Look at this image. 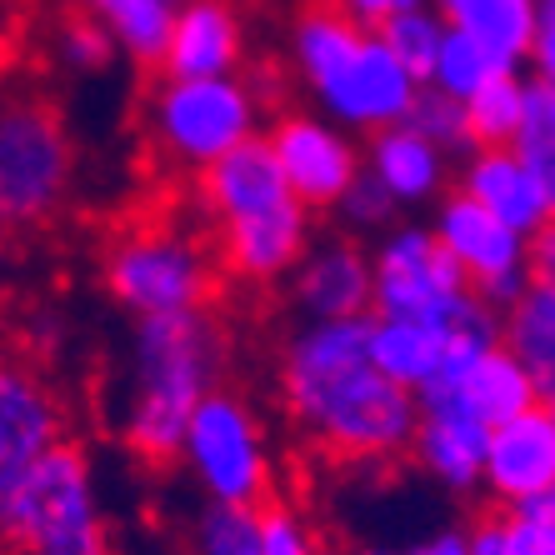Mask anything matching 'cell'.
<instances>
[{
  "instance_id": "1",
  "label": "cell",
  "mask_w": 555,
  "mask_h": 555,
  "mask_svg": "<svg viewBox=\"0 0 555 555\" xmlns=\"http://www.w3.org/2000/svg\"><path fill=\"white\" fill-rule=\"evenodd\" d=\"M371 315L300 321L275 356V401L310 451L336 465L405 461L415 396L375 371Z\"/></svg>"
},
{
  "instance_id": "2",
  "label": "cell",
  "mask_w": 555,
  "mask_h": 555,
  "mask_svg": "<svg viewBox=\"0 0 555 555\" xmlns=\"http://www.w3.org/2000/svg\"><path fill=\"white\" fill-rule=\"evenodd\" d=\"M195 225L206 231L220 275L250 291H271L291 275L300 250L315 241V216L281 181L266 141L235 145L191 181Z\"/></svg>"
},
{
  "instance_id": "3",
  "label": "cell",
  "mask_w": 555,
  "mask_h": 555,
  "mask_svg": "<svg viewBox=\"0 0 555 555\" xmlns=\"http://www.w3.org/2000/svg\"><path fill=\"white\" fill-rule=\"evenodd\" d=\"M231 375V336L216 310L145 315L130 331V380L120 440L141 465H176L191 411Z\"/></svg>"
},
{
  "instance_id": "4",
  "label": "cell",
  "mask_w": 555,
  "mask_h": 555,
  "mask_svg": "<svg viewBox=\"0 0 555 555\" xmlns=\"http://www.w3.org/2000/svg\"><path fill=\"white\" fill-rule=\"evenodd\" d=\"M291 70L315 101V116L340 126L346 135H371L380 126H396L411 111V95L421 80L386 51L375 26L350 21L331 0H306L285 36Z\"/></svg>"
},
{
  "instance_id": "5",
  "label": "cell",
  "mask_w": 555,
  "mask_h": 555,
  "mask_svg": "<svg viewBox=\"0 0 555 555\" xmlns=\"http://www.w3.org/2000/svg\"><path fill=\"white\" fill-rule=\"evenodd\" d=\"M80 191V145L40 80L0 76V241L51 231Z\"/></svg>"
},
{
  "instance_id": "6",
  "label": "cell",
  "mask_w": 555,
  "mask_h": 555,
  "mask_svg": "<svg viewBox=\"0 0 555 555\" xmlns=\"http://www.w3.org/2000/svg\"><path fill=\"white\" fill-rule=\"evenodd\" d=\"M101 285L130 321H145V315L216 310L225 275L195 216L155 210V216L126 220L105 241Z\"/></svg>"
},
{
  "instance_id": "7",
  "label": "cell",
  "mask_w": 555,
  "mask_h": 555,
  "mask_svg": "<svg viewBox=\"0 0 555 555\" xmlns=\"http://www.w3.org/2000/svg\"><path fill=\"white\" fill-rule=\"evenodd\" d=\"M0 555H120L80 440L65 436L0 495Z\"/></svg>"
},
{
  "instance_id": "8",
  "label": "cell",
  "mask_w": 555,
  "mask_h": 555,
  "mask_svg": "<svg viewBox=\"0 0 555 555\" xmlns=\"http://www.w3.org/2000/svg\"><path fill=\"white\" fill-rule=\"evenodd\" d=\"M266 130V105L246 76H160L145 95V141L155 166L195 181L220 155L256 141Z\"/></svg>"
},
{
  "instance_id": "9",
  "label": "cell",
  "mask_w": 555,
  "mask_h": 555,
  "mask_svg": "<svg viewBox=\"0 0 555 555\" xmlns=\"http://www.w3.org/2000/svg\"><path fill=\"white\" fill-rule=\"evenodd\" d=\"M176 465L191 470L195 491L206 495V505L256 511V505H266L275 495V455L266 421H260L256 401L246 390H235L231 380L216 386L191 411Z\"/></svg>"
},
{
  "instance_id": "10",
  "label": "cell",
  "mask_w": 555,
  "mask_h": 555,
  "mask_svg": "<svg viewBox=\"0 0 555 555\" xmlns=\"http://www.w3.org/2000/svg\"><path fill=\"white\" fill-rule=\"evenodd\" d=\"M486 300L470 296L465 275L446 256L430 225L421 220H396L390 231L375 235L371 246V315H396V321H436L455 325Z\"/></svg>"
},
{
  "instance_id": "11",
  "label": "cell",
  "mask_w": 555,
  "mask_h": 555,
  "mask_svg": "<svg viewBox=\"0 0 555 555\" xmlns=\"http://www.w3.org/2000/svg\"><path fill=\"white\" fill-rule=\"evenodd\" d=\"M430 235H436L446 256L455 260V271L465 275L470 285V296L486 300L491 310L511 306V300L526 291L530 271V241L516 235L511 225L491 216V210H480L470 195L451 191L436 201V216H430Z\"/></svg>"
},
{
  "instance_id": "12",
  "label": "cell",
  "mask_w": 555,
  "mask_h": 555,
  "mask_svg": "<svg viewBox=\"0 0 555 555\" xmlns=\"http://www.w3.org/2000/svg\"><path fill=\"white\" fill-rule=\"evenodd\" d=\"M260 141L271 151L281 181L291 185V195L310 216H325L340 201V191L361 176V141L331 126L325 116H315V111L285 105L271 116V126L260 130Z\"/></svg>"
},
{
  "instance_id": "13",
  "label": "cell",
  "mask_w": 555,
  "mask_h": 555,
  "mask_svg": "<svg viewBox=\"0 0 555 555\" xmlns=\"http://www.w3.org/2000/svg\"><path fill=\"white\" fill-rule=\"evenodd\" d=\"M65 436H70V405L55 375L26 350L0 346V495Z\"/></svg>"
},
{
  "instance_id": "14",
  "label": "cell",
  "mask_w": 555,
  "mask_h": 555,
  "mask_svg": "<svg viewBox=\"0 0 555 555\" xmlns=\"http://www.w3.org/2000/svg\"><path fill=\"white\" fill-rule=\"evenodd\" d=\"M480 491L491 495L495 511L555 495V405H530L491 426L486 461H480Z\"/></svg>"
},
{
  "instance_id": "15",
  "label": "cell",
  "mask_w": 555,
  "mask_h": 555,
  "mask_svg": "<svg viewBox=\"0 0 555 555\" xmlns=\"http://www.w3.org/2000/svg\"><path fill=\"white\" fill-rule=\"evenodd\" d=\"M281 285L291 291V306L300 321L371 315V250L340 231L325 241H310Z\"/></svg>"
},
{
  "instance_id": "16",
  "label": "cell",
  "mask_w": 555,
  "mask_h": 555,
  "mask_svg": "<svg viewBox=\"0 0 555 555\" xmlns=\"http://www.w3.org/2000/svg\"><path fill=\"white\" fill-rule=\"evenodd\" d=\"M455 191L470 195L480 210H491L501 225H511L526 241H535L541 231H555V185L530 176L505 145H480V151L461 155Z\"/></svg>"
},
{
  "instance_id": "17",
  "label": "cell",
  "mask_w": 555,
  "mask_h": 555,
  "mask_svg": "<svg viewBox=\"0 0 555 555\" xmlns=\"http://www.w3.org/2000/svg\"><path fill=\"white\" fill-rule=\"evenodd\" d=\"M246 65V15L235 0H181L170 21L160 76H241Z\"/></svg>"
},
{
  "instance_id": "18",
  "label": "cell",
  "mask_w": 555,
  "mask_h": 555,
  "mask_svg": "<svg viewBox=\"0 0 555 555\" xmlns=\"http://www.w3.org/2000/svg\"><path fill=\"white\" fill-rule=\"evenodd\" d=\"M361 170L380 191L396 201V210H421L436 206L440 195L451 191V155L430 145L421 130L405 120L380 126L361 141Z\"/></svg>"
},
{
  "instance_id": "19",
  "label": "cell",
  "mask_w": 555,
  "mask_h": 555,
  "mask_svg": "<svg viewBox=\"0 0 555 555\" xmlns=\"http://www.w3.org/2000/svg\"><path fill=\"white\" fill-rule=\"evenodd\" d=\"M486 436L470 411L455 401H415V430H411V455L440 491L451 495H476L480 491V461H486Z\"/></svg>"
},
{
  "instance_id": "20",
  "label": "cell",
  "mask_w": 555,
  "mask_h": 555,
  "mask_svg": "<svg viewBox=\"0 0 555 555\" xmlns=\"http://www.w3.org/2000/svg\"><path fill=\"white\" fill-rule=\"evenodd\" d=\"M426 401H455L461 411L476 415L486 430L501 426V421H511V415H520V411H530V405H551L501 340L480 350L451 386L440 390V396H426Z\"/></svg>"
},
{
  "instance_id": "21",
  "label": "cell",
  "mask_w": 555,
  "mask_h": 555,
  "mask_svg": "<svg viewBox=\"0 0 555 555\" xmlns=\"http://www.w3.org/2000/svg\"><path fill=\"white\" fill-rule=\"evenodd\" d=\"M495 340H501L516 365L535 380L545 401H555V281L530 275L511 306L495 310Z\"/></svg>"
},
{
  "instance_id": "22",
  "label": "cell",
  "mask_w": 555,
  "mask_h": 555,
  "mask_svg": "<svg viewBox=\"0 0 555 555\" xmlns=\"http://www.w3.org/2000/svg\"><path fill=\"white\" fill-rule=\"evenodd\" d=\"M181 0H61V11L91 15L105 36L116 40V51L135 65H160L170 21H176Z\"/></svg>"
},
{
  "instance_id": "23",
  "label": "cell",
  "mask_w": 555,
  "mask_h": 555,
  "mask_svg": "<svg viewBox=\"0 0 555 555\" xmlns=\"http://www.w3.org/2000/svg\"><path fill=\"white\" fill-rule=\"evenodd\" d=\"M430 5L446 15V26L480 40L501 65H511V70L526 65L535 0H430Z\"/></svg>"
},
{
  "instance_id": "24",
  "label": "cell",
  "mask_w": 555,
  "mask_h": 555,
  "mask_svg": "<svg viewBox=\"0 0 555 555\" xmlns=\"http://www.w3.org/2000/svg\"><path fill=\"white\" fill-rule=\"evenodd\" d=\"M461 105H465V130H470V151L511 145V135L520 126V105H526V70H501L476 95H465Z\"/></svg>"
},
{
  "instance_id": "25",
  "label": "cell",
  "mask_w": 555,
  "mask_h": 555,
  "mask_svg": "<svg viewBox=\"0 0 555 555\" xmlns=\"http://www.w3.org/2000/svg\"><path fill=\"white\" fill-rule=\"evenodd\" d=\"M505 151L516 155L530 176L555 185V80L526 76V105H520V126Z\"/></svg>"
},
{
  "instance_id": "26",
  "label": "cell",
  "mask_w": 555,
  "mask_h": 555,
  "mask_svg": "<svg viewBox=\"0 0 555 555\" xmlns=\"http://www.w3.org/2000/svg\"><path fill=\"white\" fill-rule=\"evenodd\" d=\"M501 70H511V65H501L480 40L465 36V30L446 26L440 51H436V61H430V70H426L421 86H436V91H446L451 101H465V95H476L480 86H486L491 76H501Z\"/></svg>"
},
{
  "instance_id": "27",
  "label": "cell",
  "mask_w": 555,
  "mask_h": 555,
  "mask_svg": "<svg viewBox=\"0 0 555 555\" xmlns=\"http://www.w3.org/2000/svg\"><path fill=\"white\" fill-rule=\"evenodd\" d=\"M375 36L386 40V51L396 55L415 80H426L430 61H436V51H440V36H446V15H440L436 5H411V11L380 21Z\"/></svg>"
},
{
  "instance_id": "28",
  "label": "cell",
  "mask_w": 555,
  "mask_h": 555,
  "mask_svg": "<svg viewBox=\"0 0 555 555\" xmlns=\"http://www.w3.org/2000/svg\"><path fill=\"white\" fill-rule=\"evenodd\" d=\"M51 55H55V65H61V70H70V76H95V70H111V65L120 61L116 40L105 36L91 15H76V11L55 15Z\"/></svg>"
},
{
  "instance_id": "29",
  "label": "cell",
  "mask_w": 555,
  "mask_h": 555,
  "mask_svg": "<svg viewBox=\"0 0 555 555\" xmlns=\"http://www.w3.org/2000/svg\"><path fill=\"white\" fill-rule=\"evenodd\" d=\"M405 126L421 130L430 145H440V151L451 155V160H461V155H470V130H465V105L451 101L446 91H436V86H415L411 95V111H405Z\"/></svg>"
},
{
  "instance_id": "30",
  "label": "cell",
  "mask_w": 555,
  "mask_h": 555,
  "mask_svg": "<svg viewBox=\"0 0 555 555\" xmlns=\"http://www.w3.org/2000/svg\"><path fill=\"white\" fill-rule=\"evenodd\" d=\"M256 541H260V555H325L321 530L310 526V516L300 505L281 501V495L256 505Z\"/></svg>"
},
{
  "instance_id": "31",
  "label": "cell",
  "mask_w": 555,
  "mask_h": 555,
  "mask_svg": "<svg viewBox=\"0 0 555 555\" xmlns=\"http://www.w3.org/2000/svg\"><path fill=\"white\" fill-rule=\"evenodd\" d=\"M325 216H336L340 235H350V241H365V235L375 241L380 231H390V225L401 220V210H396V201H390V195L361 170V176L340 191V201L325 210Z\"/></svg>"
},
{
  "instance_id": "32",
  "label": "cell",
  "mask_w": 555,
  "mask_h": 555,
  "mask_svg": "<svg viewBox=\"0 0 555 555\" xmlns=\"http://www.w3.org/2000/svg\"><path fill=\"white\" fill-rule=\"evenodd\" d=\"M495 526L511 555H555V495L505 505L495 511Z\"/></svg>"
},
{
  "instance_id": "33",
  "label": "cell",
  "mask_w": 555,
  "mask_h": 555,
  "mask_svg": "<svg viewBox=\"0 0 555 555\" xmlns=\"http://www.w3.org/2000/svg\"><path fill=\"white\" fill-rule=\"evenodd\" d=\"M195 555H260L256 511H225L206 505L195 520Z\"/></svg>"
},
{
  "instance_id": "34",
  "label": "cell",
  "mask_w": 555,
  "mask_h": 555,
  "mask_svg": "<svg viewBox=\"0 0 555 555\" xmlns=\"http://www.w3.org/2000/svg\"><path fill=\"white\" fill-rule=\"evenodd\" d=\"M530 76L555 80V0H535V21H530Z\"/></svg>"
},
{
  "instance_id": "35",
  "label": "cell",
  "mask_w": 555,
  "mask_h": 555,
  "mask_svg": "<svg viewBox=\"0 0 555 555\" xmlns=\"http://www.w3.org/2000/svg\"><path fill=\"white\" fill-rule=\"evenodd\" d=\"M26 51V0H0V76Z\"/></svg>"
},
{
  "instance_id": "36",
  "label": "cell",
  "mask_w": 555,
  "mask_h": 555,
  "mask_svg": "<svg viewBox=\"0 0 555 555\" xmlns=\"http://www.w3.org/2000/svg\"><path fill=\"white\" fill-rule=\"evenodd\" d=\"M336 11H346L350 21H361V26H380L390 15L411 11V5H430V0H331Z\"/></svg>"
},
{
  "instance_id": "37",
  "label": "cell",
  "mask_w": 555,
  "mask_h": 555,
  "mask_svg": "<svg viewBox=\"0 0 555 555\" xmlns=\"http://www.w3.org/2000/svg\"><path fill=\"white\" fill-rule=\"evenodd\" d=\"M465 555H511L501 541V526H495V511H486L476 526L465 530Z\"/></svg>"
},
{
  "instance_id": "38",
  "label": "cell",
  "mask_w": 555,
  "mask_h": 555,
  "mask_svg": "<svg viewBox=\"0 0 555 555\" xmlns=\"http://www.w3.org/2000/svg\"><path fill=\"white\" fill-rule=\"evenodd\" d=\"M401 555H465V530L461 526H446V530L426 535L421 545H411V551H401Z\"/></svg>"
},
{
  "instance_id": "39",
  "label": "cell",
  "mask_w": 555,
  "mask_h": 555,
  "mask_svg": "<svg viewBox=\"0 0 555 555\" xmlns=\"http://www.w3.org/2000/svg\"><path fill=\"white\" fill-rule=\"evenodd\" d=\"M5 325H11V275H5V250H0V346H5Z\"/></svg>"
},
{
  "instance_id": "40",
  "label": "cell",
  "mask_w": 555,
  "mask_h": 555,
  "mask_svg": "<svg viewBox=\"0 0 555 555\" xmlns=\"http://www.w3.org/2000/svg\"><path fill=\"white\" fill-rule=\"evenodd\" d=\"M350 555H401V551H386V545H361V551H350Z\"/></svg>"
}]
</instances>
